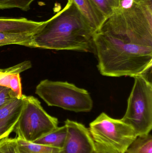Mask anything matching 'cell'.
I'll use <instances>...</instances> for the list:
<instances>
[{
    "mask_svg": "<svg viewBox=\"0 0 152 153\" xmlns=\"http://www.w3.org/2000/svg\"><path fill=\"white\" fill-rule=\"evenodd\" d=\"M93 46L103 76H147L152 66V1L122 4L95 34Z\"/></svg>",
    "mask_w": 152,
    "mask_h": 153,
    "instance_id": "6da1fadb",
    "label": "cell"
},
{
    "mask_svg": "<svg viewBox=\"0 0 152 153\" xmlns=\"http://www.w3.org/2000/svg\"><path fill=\"white\" fill-rule=\"evenodd\" d=\"M95 32L72 1H68L61 10L32 36V48L94 52Z\"/></svg>",
    "mask_w": 152,
    "mask_h": 153,
    "instance_id": "7a4b0ae2",
    "label": "cell"
},
{
    "mask_svg": "<svg viewBox=\"0 0 152 153\" xmlns=\"http://www.w3.org/2000/svg\"><path fill=\"white\" fill-rule=\"evenodd\" d=\"M98 153H125L137 137L132 127L102 112L89 125Z\"/></svg>",
    "mask_w": 152,
    "mask_h": 153,
    "instance_id": "3957f363",
    "label": "cell"
},
{
    "mask_svg": "<svg viewBox=\"0 0 152 153\" xmlns=\"http://www.w3.org/2000/svg\"><path fill=\"white\" fill-rule=\"evenodd\" d=\"M35 93L49 106L76 112H89L93 108L89 92L67 82L42 80L36 87Z\"/></svg>",
    "mask_w": 152,
    "mask_h": 153,
    "instance_id": "277c9868",
    "label": "cell"
},
{
    "mask_svg": "<svg viewBox=\"0 0 152 153\" xmlns=\"http://www.w3.org/2000/svg\"><path fill=\"white\" fill-rule=\"evenodd\" d=\"M134 83L121 120L133 128L137 137L149 134L152 128V84L146 76H134Z\"/></svg>",
    "mask_w": 152,
    "mask_h": 153,
    "instance_id": "5b68a950",
    "label": "cell"
},
{
    "mask_svg": "<svg viewBox=\"0 0 152 153\" xmlns=\"http://www.w3.org/2000/svg\"><path fill=\"white\" fill-rule=\"evenodd\" d=\"M58 127V119L48 114L38 99L25 95L21 113L13 131L17 137L33 143Z\"/></svg>",
    "mask_w": 152,
    "mask_h": 153,
    "instance_id": "8992f818",
    "label": "cell"
},
{
    "mask_svg": "<svg viewBox=\"0 0 152 153\" xmlns=\"http://www.w3.org/2000/svg\"><path fill=\"white\" fill-rule=\"evenodd\" d=\"M66 140L60 153H96L89 129L81 123L67 119Z\"/></svg>",
    "mask_w": 152,
    "mask_h": 153,
    "instance_id": "52a82bcc",
    "label": "cell"
},
{
    "mask_svg": "<svg viewBox=\"0 0 152 153\" xmlns=\"http://www.w3.org/2000/svg\"><path fill=\"white\" fill-rule=\"evenodd\" d=\"M25 95L14 98L0 108V140L14 131L23 107Z\"/></svg>",
    "mask_w": 152,
    "mask_h": 153,
    "instance_id": "ba28073f",
    "label": "cell"
},
{
    "mask_svg": "<svg viewBox=\"0 0 152 153\" xmlns=\"http://www.w3.org/2000/svg\"><path fill=\"white\" fill-rule=\"evenodd\" d=\"M44 23V21H34L25 18L0 17V31L34 33Z\"/></svg>",
    "mask_w": 152,
    "mask_h": 153,
    "instance_id": "9c48e42d",
    "label": "cell"
},
{
    "mask_svg": "<svg viewBox=\"0 0 152 153\" xmlns=\"http://www.w3.org/2000/svg\"><path fill=\"white\" fill-rule=\"evenodd\" d=\"M72 1L95 33L106 20L92 0H68Z\"/></svg>",
    "mask_w": 152,
    "mask_h": 153,
    "instance_id": "30bf717a",
    "label": "cell"
},
{
    "mask_svg": "<svg viewBox=\"0 0 152 153\" xmlns=\"http://www.w3.org/2000/svg\"><path fill=\"white\" fill-rule=\"evenodd\" d=\"M67 134V128L64 125L59 127H58L51 132L45 135L33 143L61 150L64 145Z\"/></svg>",
    "mask_w": 152,
    "mask_h": 153,
    "instance_id": "8fae6325",
    "label": "cell"
},
{
    "mask_svg": "<svg viewBox=\"0 0 152 153\" xmlns=\"http://www.w3.org/2000/svg\"><path fill=\"white\" fill-rule=\"evenodd\" d=\"M33 34L0 31V47L16 45L30 48Z\"/></svg>",
    "mask_w": 152,
    "mask_h": 153,
    "instance_id": "7c38bea8",
    "label": "cell"
},
{
    "mask_svg": "<svg viewBox=\"0 0 152 153\" xmlns=\"http://www.w3.org/2000/svg\"><path fill=\"white\" fill-rule=\"evenodd\" d=\"M19 153H60L61 149L42 145L17 137Z\"/></svg>",
    "mask_w": 152,
    "mask_h": 153,
    "instance_id": "4fadbf2b",
    "label": "cell"
},
{
    "mask_svg": "<svg viewBox=\"0 0 152 153\" xmlns=\"http://www.w3.org/2000/svg\"><path fill=\"white\" fill-rule=\"evenodd\" d=\"M0 85L10 89L17 98L23 96L20 74L4 73L0 71Z\"/></svg>",
    "mask_w": 152,
    "mask_h": 153,
    "instance_id": "5bb4252c",
    "label": "cell"
},
{
    "mask_svg": "<svg viewBox=\"0 0 152 153\" xmlns=\"http://www.w3.org/2000/svg\"><path fill=\"white\" fill-rule=\"evenodd\" d=\"M125 153H152V135L137 137Z\"/></svg>",
    "mask_w": 152,
    "mask_h": 153,
    "instance_id": "9a60e30c",
    "label": "cell"
},
{
    "mask_svg": "<svg viewBox=\"0 0 152 153\" xmlns=\"http://www.w3.org/2000/svg\"><path fill=\"white\" fill-rule=\"evenodd\" d=\"M106 19L117 12L124 0H92Z\"/></svg>",
    "mask_w": 152,
    "mask_h": 153,
    "instance_id": "2e32d148",
    "label": "cell"
},
{
    "mask_svg": "<svg viewBox=\"0 0 152 153\" xmlns=\"http://www.w3.org/2000/svg\"><path fill=\"white\" fill-rule=\"evenodd\" d=\"M35 0H0V10L17 8L23 11L30 10L31 3Z\"/></svg>",
    "mask_w": 152,
    "mask_h": 153,
    "instance_id": "e0dca14e",
    "label": "cell"
},
{
    "mask_svg": "<svg viewBox=\"0 0 152 153\" xmlns=\"http://www.w3.org/2000/svg\"><path fill=\"white\" fill-rule=\"evenodd\" d=\"M0 153H19L17 137H5L0 140Z\"/></svg>",
    "mask_w": 152,
    "mask_h": 153,
    "instance_id": "ac0fdd59",
    "label": "cell"
},
{
    "mask_svg": "<svg viewBox=\"0 0 152 153\" xmlns=\"http://www.w3.org/2000/svg\"><path fill=\"white\" fill-rule=\"evenodd\" d=\"M31 67L32 64L31 62L26 61L7 69H1V71L4 73L10 74H20L21 73L28 70Z\"/></svg>",
    "mask_w": 152,
    "mask_h": 153,
    "instance_id": "d6986e66",
    "label": "cell"
},
{
    "mask_svg": "<svg viewBox=\"0 0 152 153\" xmlns=\"http://www.w3.org/2000/svg\"><path fill=\"white\" fill-rule=\"evenodd\" d=\"M16 97V94L10 89L0 85V108Z\"/></svg>",
    "mask_w": 152,
    "mask_h": 153,
    "instance_id": "ffe728a7",
    "label": "cell"
},
{
    "mask_svg": "<svg viewBox=\"0 0 152 153\" xmlns=\"http://www.w3.org/2000/svg\"><path fill=\"white\" fill-rule=\"evenodd\" d=\"M131 1H132L134 2L139 3L144 2L152 1V0H131Z\"/></svg>",
    "mask_w": 152,
    "mask_h": 153,
    "instance_id": "44dd1931",
    "label": "cell"
},
{
    "mask_svg": "<svg viewBox=\"0 0 152 153\" xmlns=\"http://www.w3.org/2000/svg\"><path fill=\"white\" fill-rule=\"evenodd\" d=\"M0 71H1V69H0Z\"/></svg>",
    "mask_w": 152,
    "mask_h": 153,
    "instance_id": "7402d4cb",
    "label": "cell"
},
{
    "mask_svg": "<svg viewBox=\"0 0 152 153\" xmlns=\"http://www.w3.org/2000/svg\"></svg>",
    "mask_w": 152,
    "mask_h": 153,
    "instance_id": "603a6c76",
    "label": "cell"
}]
</instances>
